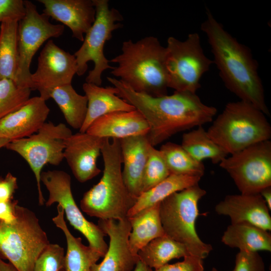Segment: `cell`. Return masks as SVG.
Here are the masks:
<instances>
[{
  "label": "cell",
  "instance_id": "6da1fadb",
  "mask_svg": "<svg viewBox=\"0 0 271 271\" xmlns=\"http://www.w3.org/2000/svg\"><path fill=\"white\" fill-rule=\"evenodd\" d=\"M107 80L116 88L117 95L145 118L153 147L178 132L212 122L217 112L215 107L203 103L196 93L175 91L171 95L153 97L136 92L116 78Z\"/></svg>",
  "mask_w": 271,
  "mask_h": 271
},
{
  "label": "cell",
  "instance_id": "7a4b0ae2",
  "mask_svg": "<svg viewBox=\"0 0 271 271\" xmlns=\"http://www.w3.org/2000/svg\"><path fill=\"white\" fill-rule=\"evenodd\" d=\"M201 25L206 34L214 63L226 87L238 97L269 116L257 61L249 49L223 28L208 9Z\"/></svg>",
  "mask_w": 271,
  "mask_h": 271
},
{
  "label": "cell",
  "instance_id": "3957f363",
  "mask_svg": "<svg viewBox=\"0 0 271 271\" xmlns=\"http://www.w3.org/2000/svg\"><path fill=\"white\" fill-rule=\"evenodd\" d=\"M121 53L111 62L110 73L136 92L153 97L168 94L167 50L154 36L122 42Z\"/></svg>",
  "mask_w": 271,
  "mask_h": 271
},
{
  "label": "cell",
  "instance_id": "277c9868",
  "mask_svg": "<svg viewBox=\"0 0 271 271\" xmlns=\"http://www.w3.org/2000/svg\"><path fill=\"white\" fill-rule=\"evenodd\" d=\"M105 138L101 150L104 169L99 181L86 192L80 201L81 210L99 219H122L136 199L123 181L120 142Z\"/></svg>",
  "mask_w": 271,
  "mask_h": 271
},
{
  "label": "cell",
  "instance_id": "5b68a950",
  "mask_svg": "<svg viewBox=\"0 0 271 271\" xmlns=\"http://www.w3.org/2000/svg\"><path fill=\"white\" fill-rule=\"evenodd\" d=\"M207 131L230 155L271 138V126L266 115L242 100L228 102Z\"/></svg>",
  "mask_w": 271,
  "mask_h": 271
},
{
  "label": "cell",
  "instance_id": "8992f818",
  "mask_svg": "<svg viewBox=\"0 0 271 271\" xmlns=\"http://www.w3.org/2000/svg\"><path fill=\"white\" fill-rule=\"evenodd\" d=\"M206 191L198 184L175 192L160 203V214L165 233L186 246L190 254L202 259L212 250L196 230L198 202Z\"/></svg>",
  "mask_w": 271,
  "mask_h": 271
},
{
  "label": "cell",
  "instance_id": "52a82bcc",
  "mask_svg": "<svg viewBox=\"0 0 271 271\" xmlns=\"http://www.w3.org/2000/svg\"><path fill=\"white\" fill-rule=\"evenodd\" d=\"M35 213L17 205L11 222H0V257L18 271H33L35 261L49 244Z\"/></svg>",
  "mask_w": 271,
  "mask_h": 271
},
{
  "label": "cell",
  "instance_id": "ba28073f",
  "mask_svg": "<svg viewBox=\"0 0 271 271\" xmlns=\"http://www.w3.org/2000/svg\"><path fill=\"white\" fill-rule=\"evenodd\" d=\"M92 1L96 10L95 21L74 55L77 65L76 74L79 76L84 75L88 68V62L92 61L94 68L89 71L86 82L101 86L103 72L114 67L109 65L110 61L104 55L105 44L112 38L114 31L123 27L119 22L123 18L119 11L109 8L108 0Z\"/></svg>",
  "mask_w": 271,
  "mask_h": 271
},
{
  "label": "cell",
  "instance_id": "9c48e42d",
  "mask_svg": "<svg viewBox=\"0 0 271 271\" xmlns=\"http://www.w3.org/2000/svg\"><path fill=\"white\" fill-rule=\"evenodd\" d=\"M72 134L65 124L45 122L30 137L12 141L5 147L21 156L32 170L37 182L38 201L45 202L41 187V174L46 164L59 165L64 159V150L67 139Z\"/></svg>",
  "mask_w": 271,
  "mask_h": 271
},
{
  "label": "cell",
  "instance_id": "30bf717a",
  "mask_svg": "<svg viewBox=\"0 0 271 271\" xmlns=\"http://www.w3.org/2000/svg\"><path fill=\"white\" fill-rule=\"evenodd\" d=\"M166 48L168 88L196 93L202 76L213 63L204 54L199 34H189L184 41L170 37Z\"/></svg>",
  "mask_w": 271,
  "mask_h": 271
},
{
  "label": "cell",
  "instance_id": "8fae6325",
  "mask_svg": "<svg viewBox=\"0 0 271 271\" xmlns=\"http://www.w3.org/2000/svg\"><path fill=\"white\" fill-rule=\"evenodd\" d=\"M24 2L26 13L19 22L18 65L14 81L19 87L33 90L35 89L30 72L33 57L47 40L62 36L64 26L51 23L50 17L40 14L32 2L26 0Z\"/></svg>",
  "mask_w": 271,
  "mask_h": 271
},
{
  "label": "cell",
  "instance_id": "7c38bea8",
  "mask_svg": "<svg viewBox=\"0 0 271 271\" xmlns=\"http://www.w3.org/2000/svg\"><path fill=\"white\" fill-rule=\"evenodd\" d=\"M243 194L271 186V142H261L226 157L219 164Z\"/></svg>",
  "mask_w": 271,
  "mask_h": 271
},
{
  "label": "cell",
  "instance_id": "4fadbf2b",
  "mask_svg": "<svg viewBox=\"0 0 271 271\" xmlns=\"http://www.w3.org/2000/svg\"><path fill=\"white\" fill-rule=\"evenodd\" d=\"M41 182L49 192L46 206L54 203L60 204L70 224L85 237L90 247L103 257L108 248L104 240L106 235L98 225L88 221L77 206L72 193L70 176L64 171L49 170L42 172Z\"/></svg>",
  "mask_w": 271,
  "mask_h": 271
},
{
  "label": "cell",
  "instance_id": "5bb4252c",
  "mask_svg": "<svg viewBox=\"0 0 271 271\" xmlns=\"http://www.w3.org/2000/svg\"><path fill=\"white\" fill-rule=\"evenodd\" d=\"M77 65L74 54L60 48L49 40L40 53L36 70L31 74L35 90L47 100L56 87L71 84L77 73Z\"/></svg>",
  "mask_w": 271,
  "mask_h": 271
},
{
  "label": "cell",
  "instance_id": "9a60e30c",
  "mask_svg": "<svg viewBox=\"0 0 271 271\" xmlns=\"http://www.w3.org/2000/svg\"><path fill=\"white\" fill-rule=\"evenodd\" d=\"M97 225L109 236V243L102 261L94 264L91 271H132L139 258L129 246L131 227L128 218L99 219Z\"/></svg>",
  "mask_w": 271,
  "mask_h": 271
},
{
  "label": "cell",
  "instance_id": "2e32d148",
  "mask_svg": "<svg viewBox=\"0 0 271 271\" xmlns=\"http://www.w3.org/2000/svg\"><path fill=\"white\" fill-rule=\"evenodd\" d=\"M104 139L79 131L67 139L64 159L79 182L91 180L101 172L97 166V160L101 154Z\"/></svg>",
  "mask_w": 271,
  "mask_h": 271
},
{
  "label": "cell",
  "instance_id": "e0dca14e",
  "mask_svg": "<svg viewBox=\"0 0 271 271\" xmlns=\"http://www.w3.org/2000/svg\"><path fill=\"white\" fill-rule=\"evenodd\" d=\"M43 13L67 26L72 37L83 42L96 18L92 0H38Z\"/></svg>",
  "mask_w": 271,
  "mask_h": 271
},
{
  "label": "cell",
  "instance_id": "ac0fdd59",
  "mask_svg": "<svg viewBox=\"0 0 271 271\" xmlns=\"http://www.w3.org/2000/svg\"><path fill=\"white\" fill-rule=\"evenodd\" d=\"M215 210L228 216L231 223L245 222L271 230L270 210L260 194L226 195L216 205Z\"/></svg>",
  "mask_w": 271,
  "mask_h": 271
},
{
  "label": "cell",
  "instance_id": "d6986e66",
  "mask_svg": "<svg viewBox=\"0 0 271 271\" xmlns=\"http://www.w3.org/2000/svg\"><path fill=\"white\" fill-rule=\"evenodd\" d=\"M50 111L40 96L30 97L21 108L0 120V137L12 141L31 136L46 122Z\"/></svg>",
  "mask_w": 271,
  "mask_h": 271
},
{
  "label": "cell",
  "instance_id": "ffe728a7",
  "mask_svg": "<svg viewBox=\"0 0 271 271\" xmlns=\"http://www.w3.org/2000/svg\"><path fill=\"white\" fill-rule=\"evenodd\" d=\"M148 122L137 110L118 111L103 115L94 120L86 132L100 138L122 139L147 135Z\"/></svg>",
  "mask_w": 271,
  "mask_h": 271
},
{
  "label": "cell",
  "instance_id": "44dd1931",
  "mask_svg": "<svg viewBox=\"0 0 271 271\" xmlns=\"http://www.w3.org/2000/svg\"><path fill=\"white\" fill-rule=\"evenodd\" d=\"M124 184L137 199L141 195L142 179L150 146L147 135L120 139Z\"/></svg>",
  "mask_w": 271,
  "mask_h": 271
},
{
  "label": "cell",
  "instance_id": "7402d4cb",
  "mask_svg": "<svg viewBox=\"0 0 271 271\" xmlns=\"http://www.w3.org/2000/svg\"><path fill=\"white\" fill-rule=\"evenodd\" d=\"M87 98V111L80 132H86L91 124L98 118L110 113L129 111L135 107L117 95L114 86L101 87L85 82L82 85Z\"/></svg>",
  "mask_w": 271,
  "mask_h": 271
},
{
  "label": "cell",
  "instance_id": "603a6c76",
  "mask_svg": "<svg viewBox=\"0 0 271 271\" xmlns=\"http://www.w3.org/2000/svg\"><path fill=\"white\" fill-rule=\"evenodd\" d=\"M57 209V214L52 221L63 232L67 242V252L60 271H91L101 255L89 245H84L80 237L72 234L65 221L63 208L58 204Z\"/></svg>",
  "mask_w": 271,
  "mask_h": 271
},
{
  "label": "cell",
  "instance_id": "cb8c5ba5",
  "mask_svg": "<svg viewBox=\"0 0 271 271\" xmlns=\"http://www.w3.org/2000/svg\"><path fill=\"white\" fill-rule=\"evenodd\" d=\"M160 203L157 204L127 217L131 227L129 246L136 256L150 241L165 234L160 217Z\"/></svg>",
  "mask_w": 271,
  "mask_h": 271
},
{
  "label": "cell",
  "instance_id": "d4e9b609",
  "mask_svg": "<svg viewBox=\"0 0 271 271\" xmlns=\"http://www.w3.org/2000/svg\"><path fill=\"white\" fill-rule=\"evenodd\" d=\"M221 242L239 251H271V235L269 231L250 223H231L224 232Z\"/></svg>",
  "mask_w": 271,
  "mask_h": 271
},
{
  "label": "cell",
  "instance_id": "484cf974",
  "mask_svg": "<svg viewBox=\"0 0 271 271\" xmlns=\"http://www.w3.org/2000/svg\"><path fill=\"white\" fill-rule=\"evenodd\" d=\"M201 179L197 176L171 174L160 183L141 193L129 210L127 217L160 203L175 192L198 184Z\"/></svg>",
  "mask_w": 271,
  "mask_h": 271
},
{
  "label": "cell",
  "instance_id": "4316f807",
  "mask_svg": "<svg viewBox=\"0 0 271 271\" xmlns=\"http://www.w3.org/2000/svg\"><path fill=\"white\" fill-rule=\"evenodd\" d=\"M190 255L185 245L166 234L150 241L138 252L139 258L155 269L174 258Z\"/></svg>",
  "mask_w": 271,
  "mask_h": 271
},
{
  "label": "cell",
  "instance_id": "83f0119b",
  "mask_svg": "<svg viewBox=\"0 0 271 271\" xmlns=\"http://www.w3.org/2000/svg\"><path fill=\"white\" fill-rule=\"evenodd\" d=\"M61 110L67 123L79 129L85 120L88 105L87 97L78 94L71 84L55 88L49 94Z\"/></svg>",
  "mask_w": 271,
  "mask_h": 271
},
{
  "label": "cell",
  "instance_id": "f1b7e54d",
  "mask_svg": "<svg viewBox=\"0 0 271 271\" xmlns=\"http://www.w3.org/2000/svg\"><path fill=\"white\" fill-rule=\"evenodd\" d=\"M19 22L8 20L0 26V80L14 81L18 65Z\"/></svg>",
  "mask_w": 271,
  "mask_h": 271
},
{
  "label": "cell",
  "instance_id": "f546056e",
  "mask_svg": "<svg viewBox=\"0 0 271 271\" xmlns=\"http://www.w3.org/2000/svg\"><path fill=\"white\" fill-rule=\"evenodd\" d=\"M181 145L200 162L209 159L213 164H219L228 155L210 138L202 126L184 133Z\"/></svg>",
  "mask_w": 271,
  "mask_h": 271
},
{
  "label": "cell",
  "instance_id": "4dcf8cb0",
  "mask_svg": "<svg viewBox=\"0 0 271 271\" xmlns=\"http://www.w3.org/2000/svg\"><path fill=\"white\" fill-rule=\"evenodd\" d=\"M171 174L186 175L201 178L205 173L203 162L194 159L182 146L167 142L159 150Z\"/></svg>",
  "mask_w": 271,
  "mask_h": 271
},
{
  "label": "cell",
  "instance_id": "1f68e13d",
  "mask_svg": "<svg viewBox=\"0 0 271 271\" xmlns=\"http://www.w3.org/2000/svg\"><path fill=\"white\" fill-rule=\"evenodd\" d=\"M31 91L18 86L13 80H0V120L25 104L30 98Z\"/></svg>",
  "mask_w": 271,
  "mask_h": 271
},
{
  "label": "cell",
  "instance_id": "d6a6232c",
  "mask_svg": "<svg viewBox=\"0 0 271 271\" xmlns=\"http://www.w3.org/2000/svg\"><path fill=\"white\" fill-rule=\"evenodd\" d=\"M170 175L162 153L151 145L143 173L141 193L160 183Z\"/></svg>",
  "mask_w": 271,
  "mask_h": 271
},
{
  "label": "cell",
  "instance_id": "836d02e7",
  "mask_svg": "<svg viewBox=\"0 0 271 271\" xmlns=\"http://www.w3.org/2000/svg\"><path fill=\"white\" fill-rule=\"evenodd\" d=\"M64 256L63 247L57 244L49 243L36 259L33 271H60Z\"/></svg>",
  "mask_w": 271,
  "mask_h": 271
},
{
  "label": "cell",
  "instance_id": "e575fe53",
  "mask_svg": "<svg viewBox=\"0 0 271 271\" xmlns=\"http://www.w3.org/2000/svg\"><path fill=\"white\" fill-rule=\"evenodd\" d=\"M232 271H265V264L258 252L239 251Z\"/></svg>",
  "mask_w": 271,
  "mask_h": 271
},
{
  "label": "cell",
  "instance_id": "d590c367",
  "mask_svg": "<svg viewBox=\"0 0 271 271\" xmlns=\"http://www.w3.org/2000/svg\"><path fill=\"white\" fill-rule=\"evenodd\" d=\"M23 0H0V23L11 20L19 22L26 15Z\"/></svg>",
  "mask_w": 271,
  "mask_h": 271
},
{
  "label": "cell",
  "instance_id": "8d00e7d4",
  "mask_svg": "<svg viewBox=\"0 0 271 271\" xmlns=\"http://www.w3.org/2000/svg\"><path fill=\"white\" fill-rule=\"evenodd\" d=\"M203 259L199 257L189 255L184 260L174 264H166L155 271H204Z\"/></svg>",
  "mask_w": 271,
  "mask_h": 271
},
{
  "label": "cell",
  "instance_id": "74e56055",
  "mask_svg": "<svg viewBox=\"0 0 271 271\" xmlns=\"http://www.w3.org/2000/svg\"><path fill=\"white\" fill-rule=\"evenodd\" d=\"M18 188L17 178L11 173H7L5 177H0V201L14 199V194Z\"/></svg>",
  "mask_w": 271,
  "mask_h": 271
},
{
  "label": "cell",
  "instance_id": "f35d334b",
  "mask_svg": "<svg viewBox=\"0 0 271 271\" xmlns=\"http://www.w3.org/2000/svg\"><path fill=\"white\" fill-rule=\"evenodd\" d=\"M18 201L13 199L6 202L0 201V222H10L16 217V208Z\"/></svg>",
  "mask_w": 271,
  "mask_h": 271
},
{
  "label": "cell",
  "instance_id": "ab89813d",
  "mask_svg": "<svg viewBox=\"0 0 271 271\" xmlns=\"http://www.w3.org/2000/svg\"><path fill=\"white\" fill-rule=\"evenodd\" d=\"M268 209L271 210V186L265 188L260 192Z\"/></svg>",
  "mask_w": 271,
  "mask_h": 271
},
{
  "label": "cell",
  "instance_id": "60d3db41",
  "mask_svg": "<svg viewBox=\"0 0 271 271\" xmlns=\"http://www.w3.org/2000/svg\"><path fill=\"white\" fill-rule=\"evenodd\" d=\"M0 271H18L11 263L6 262L0 257Z\"/></svg>",
  "mask_w": 271,
  "mask_h": 271
},
{
  "label": "cell",
  "instance_id": "b9f144b4",
  "mask_svg": "<svg viewBox=\"0 0 271 271\" xmlns=\"http://www.w3.org/2000/svg\"><path fill=\"white\" fill-rule=\"evenodd\" d=\"M133 271H153L152 268L147 265L145 263L138 260Z\"/></svg>",
  "mask_w": 271,
  "mask_h": 271
},
{
  "label": "cell",
  "instance_id": "7bdbcfd3",
  "mask_svg": "<svg viewBox=\"0 0 271 271\" xmlns=\"http://www.w3.org/2000/svg\"><path fill=\"white\" fill-rule=\"evenodd\" d=\"M11 141L9 139L0 137V149L3 147H5L7 144Z\"/></svg>",
  "mask_w": 271,
  "mask_h": 271
},
{
  "label": "cell",
  "instance_id": "ee69618b",
  "mask_svg": "<svg viewBox=\"0 0 271 271\" xmlns=\"http://www.w3.org/2000/svg\"><path fill=\"white\" fill-rule=\"evenodd\" d=\"M211 271H218V269L217 268H216L215 267H213L212 268V270Z\"/></svg>",
  "mask_w": 271,
  "mask_h": 271
}]
</instances>
